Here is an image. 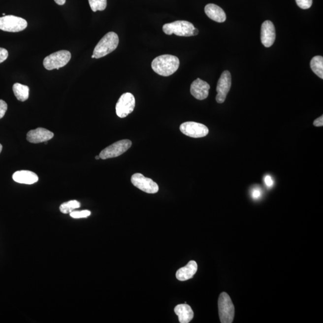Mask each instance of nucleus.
Wrapping results in <instances>:
<instances>
[{
  "label": "nucleus",
  "instance_id": "1",
  "mask_svg": "<svg viewBox=\"0 0 323 323\" xmlns=\"http://www.w3.org/2000/svg\"><path fill=\"white\" fill-rule=\"evenodd\" d=\"M180 66L179 58L171 55H163L156 58L152 63V68L160 76L168 77L177 71Z\"/></svg>",
  "mask_w": 323,
  "mask_h": 323
},
{
  "label": "nucleus",
  "instance_id": "2",
  "mask_svg": "<svg viewBox=\"0 0 323 323\" xmlns=\"http://www.w3.org/2000/svg\"><path fill=\"white\" fill-rule=\"evenodd\" d=\"M119 39L118 34L109 32L105 34L95 47L93 55L96 59H99L115 51L118 46Z\"/></svg>",
  "mask_w": 323,
  "mask_h": 323
},
{
  "label": "nucleus",
  "instance_id": "3",
  "mask_svg": "<svg viewBox=\"0 0 323 323\" xmlns=\"http://www.w3.org/2000/svg\"><path fill=\"white\" fill-rule=\"evenodd\" d=\"M194 28L190 22L186 21H177L172 23L164 25L163 32L167 35L174 34L180 37H191L193 35Z\"/></svg>",
  "mask_w": 323,
  "mask_h": 323
},
{
  "label": "nucleus",
  "instance_id": "4",
  "mask_svg": "<svg viewBox=\"0 0 323 323\" xmlns=\"http://www.w3.org/2000/svg\"><path fill=\"white\" fill-rule=\"evenodd\" d=\"M220 320L222 323H231L235 316V307L230 296L225 292L220 295L218 301Z\"/></svg>",
  "mask_w": 323,
  "mask_h": 323
},
{
  "label": "nucleus",
  "instance_id": "5",
  "mask_svg": "<svg viewBox=\"0 0 323 323\" xmlns=\"http://www.w3.org/2000/svg\"><path fill=\"white\" fill-rule=\"evenodd\" d=\"M71 58V53L65 50L60 51L47 56L43 61L44 67L47 70L59 69L69 63Z\"/></svg>",
  "mask_w": 323,
  "mask_h": 323
},
{
  "label": "nucleus",
  "instance_id": "6",
  "mask_svg": "<svg viewBox=\"0 0 323 323\" xmlns=\"http://www.w3.org/2000/svg\"><path fill=\"white\" fill-rule=\"evenodd\" d=\"M26 19L13 15L3 16L0 18V30L4 32H18L26 29Z\"/></svg>",
  "mask_w": 323,
  "mask_h": 323
},
{
  "label": "nucleus",
  "instance_id": "7",
  "mask_svg": "<svg viewBox=\"0 0 323 323\" xmlns=\"http://www.w3.org/2000/svg\"><path fill=\"white\" fill-rule=\"evenodd\" d=\"M131 146L132 142L129 140L117 141L102 150L99 156L100 158L104 160L118 157L126 152Z\"/></svg>",
  "mask_w": 323,
  "mask_h": 323
},
{
  "label": "nucleus",
  "instance_id": "8",
  "mask_svg": "<svg viewBox=\"0 0 323 323\" xmlns=\"http://www.w3.org/2000/svg\"><path fill=\"white\" fill-rule=\"evenodd\" d=\"M135 106L134 96L130 93H125L120 97L116 105V115L124 118L131 113Z\"/></svg>",
  "mask_w": 323,
  "mask_h": 323
},
{
  "label": "nucleus",
  "instance_id": "9",
  "mask_svg": "<svg viewBox=\"0 0 323 323\" xmlns=\"http://www.w3.org/2000/svg\"><path fill=\"white\" fill-rule=\"evenodd\" d=\"M180 129L183 134L192 138H202L209 133L208 128L202 124L186 122L180 125Z\"/></svg>",
  "mask_w": 323,
  "mask_h": 323
},
{
  "label": "nucleus",
  "instance_id": "10",
  "mask_svg": "<svg viewBox=\"0 0 323 323\" xmlns=\"http://www.w3.org/2000/svg\"><path fill=\"white\" fill-rule=\"evenodd\" d=\"M131 182L136 188L147 194H156L159 191V186L157 183L140 173L132 175Z\"/></svg>",
  "mask_w": 323,
  "mask_h": 323
},
{
  "label": "nucleus",
  "instance_id": "11",
  "mask_svg": "<svg viewBox=\"0 0 323 323\" xmlns=\"http://www.w3.org/2000/svg\"><path fill=\"white\" fill-rule=\"evenodd\" d=\"M231 84H232V78L230 72L225 71L220 77L216 88L217 92L216 101L219 104L225 102L227 95L230 90Z\"/></svg>",
  "mask_w": 323,
  "mask_h": 323
},
{
  "label": "nucleus",
  "instance_id": "12",
  "mask_svg": "<svg viewBox=\"0 0 323 323\" xmlns=\"http://www.w3.org/2000/svg\"><path fill=\"white\" fill-rule=\"evenodd\" d=\"M276 31L274 25L270 21H266L261 25V41L263 46L269 47L273 45L276 38Z\"/></svg>",
  "mask_w": 323,
  "mask_h": 323
},
{
  "label": "nucleus",
  "instance_id": "13",
  "mask_svg": "<svg viewBox=\"0 0 323 323\" xmlns=\"http://www.w3.org/2000/svg\"><path fill=\"white\" fill-rule=\"evenodd\" d=\"M54 136V133L45 128H38L28 132L27 139L30 143L37 144L51 140Z\"/></svg>",
  "mask_w": 323,
  "mask_h": 323
},
{
  "label": "nucleus",
  "instance_id": "14",
  "mask_svg": "<svg viewBox=\"0 0 323 323\" xmlns=\"http://www.w3.org/2000/svg\"><path fill=\"white\" fill-rule=\"evenodd\" d=\"M210 89V86L207 82L198 78L192 83L191 93L196 99L204 100L208 97Z\"/></svg>",
  "mask_w": 323,
  "mask_h": 323
},
{
  "label": "nucleus",
  "instance_id": "15",
  "mask_svg": "<svg viewBox=\"0 0 323 323\" xmlns=\"http://www.w3.org/2000/svg\"><path fill=\"white\" fill-rule=\"evenodd\" d=\"M205 12L208 17L214 21L222 23L226 20V15L224 10L216 4H208L206 5Z\"/></svg>",
  "mask_w": 323,
  "mask_h": 323
},
{
  "label": "nucleus",
  "instance_id": "16",
  "mask_svg": "<svg viewBox=\"0 0 323 323\" xmlns=\"http://www.w3.org/2000/svg\"><path fill=\"white\" fill-rule=\"evenodd\" d=\"M15 182L26 185H32L38 180L37 175L30 171L22 170L15 172L12 176Z\"/></svg>",
  "mask_w": 323,
  "mask_h": 323
},
{
  "label": "nucleus",
  "instance_id": "17",
  "mask_svg": "<svg viewBox=\"0 0 323 323\" xmlns=\"http://www.w3.org/2000/svg\"><path fill=\"white\" fill-rule=\"evenodd\" d=\"M197 270V264L195 261H189L187 265L180 268L176 272V278L181 281H187L193 278Z\"/></svg>",
  "mask_w": 323,
  "mask_h": 323
},
{
  "label": "nucleus",
  "instance_id": "18",
  "mask_svg": "<svg viewBox=\"0 0 323 323\" xmlns=\"http://www.w3.org/2000/svg\"><path fill=\"white\" fill-rule=\"evenodd\" d=\"M175 313L179 317L180 323H188L194 319V313L191 306L188 304H180L175 306Z\"/></svg>",
  "mask_w": 323,
  "mask_h": 323
},
{
  "label": "nucleus",
  "instance_id": "19",
  "mask_svg": "<svg viewBox=\"0 0 323 323\" xmlns=\"http://www.w3.org/2000/svg\"><path fill=\"white\" fill-rule=\"evenodd\" d=\"M13 91L19 101L24 102L29 98L30 89L28 86L16 83L13 86Z\"/></svg>",
  "mask_w": 323,
  "mask_h": 323
},
{
  "label": "nucleus",
  "instance_id": "20",
  "mask_svg": "<svg viewBox=\"0 0 323 323\" xmlns=\"http://www.w3.org/2000/svg\"><path fill=\"white\" fill-rule=\"evenodd\" d=\"M310 66L312 70L315 74L323 79V57L322 56H316L311 61Z\"/></svg>",
  "mask_w": 323,
  "mask_h": 323
},
{
  "label": "nucleus",
  "instance_id": "21",
  "mask_svg": "<svg viewBox=\"0 0 323 323\" xmlns=\"http://www.w3.org/2000/svg\"><path fill=\"white\" fill-rule=\"evenodd\" d=\"M80 207V204L76 200H69L68 202L63 203L60 207L61 212L63 214H70L76 209Z\"/></svg>",
  "mask_w": 323,
  "mask_h": 323
},
{
  "label": "nucleus",
  "instance_id": "22",
  "mask_svg": "<svg viewBox=\"0 0 323 323\" xmlns=\"http://www.w3.org/2000/svg\"><path fill=\"white\" fill-rule=\"evenodd\" d=\"M90 7L94 12L103 11L106 9L107 0H89Z\"/></svg>",
  "mask_w": 323,
  "mask_h": 323
},
{
  "label": "nucleus",
  "instance_id": "23",
  "mask_svg": "<svg viewBox=\"0 0 323 323\" xmlns=\"http://www.w3.org/2000/svg\"><path fill=\"white\" fill-rule=\"evenodd\" d=\"M91 211L89 210L74 211L69 215L74 219L86 218L91 215Z\"/></svg>",
  "mask_w": 323,
  "mask_h": 323
},
{
  "label": "nucleus",
  "instance_id": "24",
  "mask_svg": "<svg viewBox=\"0 0 323 323\" xmlns=\"http://www.w3.org/2000/svg\"><path fill=\"white\" fill-rule=\"evenodd\" d=\"M296 4L302 9H310L313 4V0H296Z\"/></svg>",
  "mask_w": 323,
  "mask_h": 323
},
{
  "label": "nucleus",
  "instance_id": "25",
  "mask_svg": "<svg viewBox=\"0 0 323 323\" xmlns=\"http://www.w3.org/2000/svg\"><path fill=\"white\" fill-rule=\"evenodd\" d=\"M7 110V104L3 100L0 99V119L3 118Z\"/></svg>",
  "mask_w": 323,
  "mask_h": 323
},
{
  "label": "nucleus",
  "instance_id": "26",
  "mask_svg": "<svg viewBox=\"0 0 323 323\" xmlns=\"http://www.w3.org/2000/svg\"><path fill=\"white\" fill-rule=\"evenodd\" d=\"M9 57V53L6 49L0 47V64L3 63Z\"/></svg>",
  "mask_w": 323,
  "mask_h": 323
},
{
  "label": "nucleus",
  "instance_id": "27",
  "mask_svg": "<svg viewBox=\"0 0 323 323\" xmlns=\"http://www.w3.org/2000/svg\"><path fill=\"white\" fill-rule=\"evenodd\" d=\"M315 127H321L323 126V116H320V118L315 120L314 123Z\"/></svg>",
  "mask_w": 323,
  "mask_h": 323
},
{
  "label": "nucleus",
  "instance_id": "28",
  "mask_svg": "<svg viewBox=\"0 0 323 323\" xmlns=\"http://www.w3.org/2000/svg\"><path fill=\"white\" fill-rule=\"evenodd\" d=\"M264 182L268 187H272L273 185H274V182H273L272 179L270 175H266L265 178H264Z\"/></svg>",
  "mask_w": 323,
  "mask_h": 323
},
{
  "label": "nucleus",
  "instance_id": "29",
  "mask_svg": "<svg viewBox=\"0 0 323 323\" xmlns=\"http://www.w3.org/2000/svg\"><path fill=\"white\" fill-rule=\"evenodd\" d=\"M252 196L253 198L258 199L261 196V191L259 189H255L253 191Z\"/></svg>",
  "mask_w": 323,
  "mask_h": 323
},
{
  "label": "nucleus",
  "instance_id": "30",
  "mask_svg": "<svg viewBox=\"0 0 323 323\" xmlns=\"http://www.w3.org/2000/svg\"><path fill=\"white\" fill-rule=\"evenodd\" d=\"M56 3L58 5H63L65 3L66 0H54Z\"/></svg>",
  "mask_w": 323,
  "mask_h": 323
},
{
  "label": "nucleus",
  "instance_id": "31",
  "mask_svg": "<svg viewBox=\"0 0 323 323\" xmlns=\"http://www.w3.org/2000/svg\"><path fill=\"white\" fill-rule=\"evenodd\" d=\"M198 33H199L198 30H197L196 29H194V32H193V35L194 36L198 34Z\"/></svg>",
  "mask_w": 323,
  "mask_h": 323
},
{
  "label": "nucleus",
  "instance_id": "32",
  "mask_svg": "<svg viewBox=\"0 0 323 323\" xmlns=\"http://www.w3.org/2000/svg\"><path fill=\"white\" fill-rule=\"evenodd\" d=\"M2 149V146L1 144H0V153H1Z\"/></svg>",
  "mask_w": 323,
  "mask_h": 323
},
{
  "label": "nucleus",
  "instance_id": "33",
  "mask_svg": "<svg viewBox=\"0 0 323 323\" xmlns=\"http://www.w3.org/2000/svg\"><path fill=\"white\" fill-rule=\"evenodd\" d=\"M96 159L97 160H99V159H101V158H100L99 156H97V157H96Z\"/></svg>",
  "mask_w": 323,
  "mask_h": 323
},
{
  "label": "nucleus",
  "instance_id": "34",
  "mask_svg": "<svg viewBox=\"0 0 323 323\" xmlns=\"http://www.w3.org/2000/svg\"><path fill=\"white\" fill-rule=\"evenodd\" d=\"M91 58H95V57H94V56L93 55H92V57H91Z\"/></svg>",
  "mask_w": 323,
  "mask_h": 323
},
{
  "label": "nucleus",
  "instance_id": "35",
  "mask_svg": "<svg viewBox=\"0 0 323 323\" xmlns=\"http://www.w3.org/2000/svg\"><path fill=\"white\" fill-rule=\"evenodd\" d=\"M2 15L5 16V13L2 14Z\"/></svg>",
  "mask_w": 323,
  "mask_h": 323
}]
</instances>
